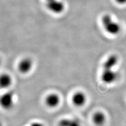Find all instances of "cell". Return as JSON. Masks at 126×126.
Instances as JSON below:
<instances>
[{
  "label": "cell",
  "instance_id": "cell-1",
  "mask_svg": "<svg viewBox=\"0 0 126 126\" xmlns=\"http://www.w3.org/2000/svg\"><path fill=\"white\" fill-rule=\"evenodd\" d=\"M14 104V93L11 90L7 91L0 96V107L5 110H9Z\"/></svg>",
  "mask_w": 126,
  "mask_h": 126
},
{
  "label": "cell",
  "instance_id": "cell-2",
  "mask_svg": "<svg viewBox=\"0 0 126 126\" xmlns=\"http://www.w3.org/2000/svg\"><path fill=\"white\" fill-rule=\"evenodd\" d=\"M118 74L112 69H104L101 75V79L105 83L110 84L115 82L118 79Z\"/></svg>",
  "mask_w": 126,
  "mask_h": 126
},
{
  "label": "cell",
  "instance_id": "cell-3",
  "mask_svg": "<svg viewBox=\"0 0 126 126\" xmlns=\"http://www.w3.org/2000/svg\"><path fill=\"white\" fill-rule=\"evenodd\" d=\"M33 66L32 60L29 58H25L19 62L18 65V69L20 73L26 74L30 72L33 68Z\"/></svg>",
  "mask_w": 126,
  "mask_h": 126
},
{
  "label": "cell",
  "instance_id": "cell-4",
  "mask_svg": "<svg viewBox=\"0 0 126 126\" xmlns=\"http://www.w3.org/2000/svg\"><path fill=\"white\" fill-rule=\"evenodd\" d=\"M103 23L106 30L110 33L116 34L119 31V26L114 22L110 16H105L103 19Z\"/></svg>",
  "mask_w": 126,
  "mask_h": 126
},
{
  "label": "cell",
  "instance_id": "cell-5",
  "mask_svg": "<svg viewBox=\"0 0 126 126\" xmlns=\"http://www.w3.org/2000/svg\"><path fill=\"white\" fill-rule=\"evenodd\" d=\"M61 102L60 97L55 93L49 94L47 95L45 99V102L46 105L51 108H56L60 105Z\"/></svg>",
  "mask_w": 126,
  "mask_h": 126
},
{
  "label": "cell",
  "instance_id": "cell-6",
  "mask_svg": "<svg viewBox=\"0 0 126 126\" xmlns=\"http://www.w3.org/2000/svg\"><path fill=\"white\" fill-rule=\"evenodd\" d=\"M72 100L75 106L77 107H81L85 104L87 97L83 92H77L73 94Z\"/></svg>",
  "mask_w": 126,
  "mask_h": 126
},
{
  "label": "cell",
  "instance_id": "cell-7",
  "mask_svg": "<svg viewBox=\"0 0 126 126\" xmlns=\"http://www.w3.org/2000/svg\"><path fill=\"white\" fill-rule=\"evenodd\" d=\"M47 7L53 12L60 13L64 9V5L61 2L58 0H49L47 1Z\"/></svg>",
  "mask_w": 126,
  "mask_h": 126
},
{
  "label": "cell",
  "instance_id": "cell-8",
  "mask_svg": "<svg viewBox=\"0 0 126 126\" xmlns=\"http://www.w3.org/2000/svg\"><path fill=\"white\" fill-rule=\"evenodd\" d=\"M13 80L9 74L4 73L0 75V88H9L12 84Z\"/></svg>",
  "mask_w": 126,
  "mask_h": 126
},
{
  "label": "cell",
  "instance_id": "cell-9",
  "mask_svg": "<svg viewBox=\"0 0 126 126\" xmlns=\"http://www.w3.org/2000/svg\"><path fill=\"white\" fill-rule=\"evenodd\" d=\"M93 121L96 126H101L105 123L106 116L103 112L98 111L93 115Z\"/></svg>",
  "mask_w": 126,
  "mask_h": 126
},
{
  "label": "cell",
  "instance_id": "cell-10",
  "mask_svg": "<svg viewBox=\"0 0 126 126\" xmlns=\"http://www.w3.org/2000/svg\"><path fill=\"white\" fill-rule=\"evenodd\" d=\"M59 126H81L80 122L76 119H63L59 123Z\"/></svg>",
  "mask_w": 126,
  "mask_h": 126
},
{
  "label": "cell",
  "instance_id": "cell-11",
  "mask_svg": "<svg viewBox=\"0 0 126 126\" xmlns=\"http://www.w3.org/2000/svg\"><path fill=\"white\" fill-rule=\"evenodd\" d=\"M117 58L115 56H110L104 65V69H112L117 64Z\"/></svg>",
  "mask_w": 126,
  "mask_h": 126
},
{
  "label": "cell",
  "instance_id": "cell-12",
  "mask_svg": "<svg viewBox=\"0 0 126 126\" xmlns=\"http://www.w3.org/2000/svg\"><path fill=\"white\" fill-rule=\"evenodd\" d=\"M30 126H44L42 123H39V122H33L31 123Z\"/></svg>",
  "mask_w": 126,
  "mask_h": 126
},
{
  "label": "cell",
  "instance_id": "cell-13",
  "mask_svg": "<svg viewBox=\"0 0 126 126\" xmlns=\"http://www.w3.org/2000/svg\"><path fill=\"white\" fill-rule=\"evenodd\" d=\"M117 1L119 3H125L126 2V0H117Z\"/></svg>",
  "mask_w": 126,
  "mask_h": 126
},
{
  "label": "cell",
  "instance_id": "cell-14",
  "mask_svg": "<svg viewBox=\"0 0 126 126\" xmlns=\"http://www.w3.org/2000/svg\"><path fill=\"white\" fill-rule=\"evenodd\" d=\"M0 126H3L2 123H1V121H0Z\"/></svg>",
  "mask_w": 126,
  "mask_h": 126
},
{
  "label": "cell",
  "instance_id": "cell-15",
  "mask_svg": "<svg viewBox=\"0 0 126 126\" xmlns=\"http://www.w3.org/2000/svg\"><path fill=\"white\" fill-rule=\"evenodd\" d=\"M0 64H1V59H0Z\"/></svg>",
  "mask_w": 126,
  "mask_h": 126
}]
</instances>
